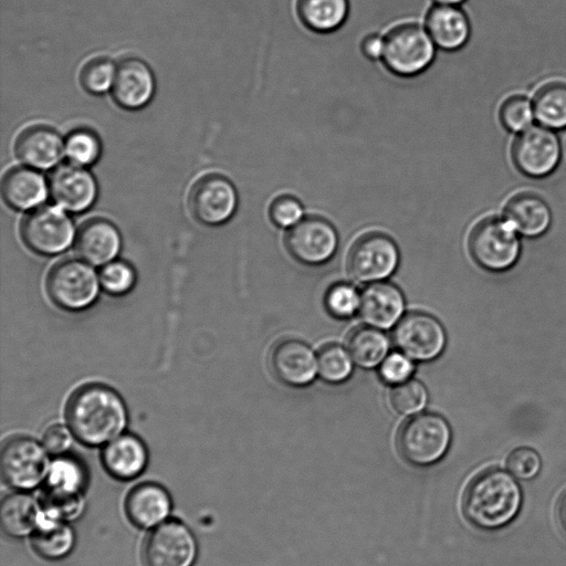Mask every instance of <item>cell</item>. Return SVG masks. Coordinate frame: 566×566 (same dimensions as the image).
<instances>
[{"label":"cell","instance_id":"1","mask_svg":"<svg viewBox=\"0 0 566 566\" xmlns=\"http://www.w3.org/2000/svg\"><path fill=\"white\" fill-rule=\"evenodd\" d=\"M66 420L76 439L95 447L120 434L126 427L127 412L122 398L112 388L86 385L71 396Z\"/></svg>","mask_w":566,"mask_h":566},{"label":"cell","instance_id":"2","mask_svg":"<svg viewBox=\"0 0 566 566\" xmlns=\"http://www.w3.org/2000/svg\"><path fill=\"white\" fill-rule=\"evenodd\" d=\"M522 501V490L514 478L492 468L470 481L462 497V512L474 527L495 531L517 516Z\"/></svg>","mask_w":566,"mask_h":566},{"label":"cell","instance_id":"3","mask_svg":"<svg viewBox=\"0 0 566 566\" xmlns=\"http://www.w3.org/2000/svg\"><path fill=\"white\" fill-rule=\"evenodd\" d=\"M452 432L447 420L437 413H420L401 424L397 450L401 459L417 468H427L443 459Z\"/></svg>","mask_w":566,"mask_h":566},{"label":"cell","instance_id":"4","mask_svg":"<svg viewBox=\"0 0 566 566\" xmlns=\"http://www.w3.org/2000/svg\"><path fill=\"white\" fill-rule=\"evenodd\" d=\"M381 61L395 75L412 77L424 72L434 61L436 44L426 28L405 22L391 28L386 35Z\"/></svg>","mask_w":566,"mask_h":566},{"label":"cell","instance_id":"5","mask_svg":"<svg viewBox=\"0 0 566 566\" xmlns=\"http://www.w3.org/2000/svg\"><path fill=\"white\" fill-rule=\"evenodd\" d=\"M517 234L504 218H483L470 232V254L474 262L486 271H506L520 256L521 242Z\"/></svg>","mask_w":566,"mask_h":566},{"label":"cell","instance_id":"6","mask_svg":"<svg viewBox=\"0 0 566 566\" xmlns=\"http://www.w3.org/2000/svg\"><path fill=\"white\" fill-rule=\"evenodd\" d=\"M99 284V277L88 263L64 260L50 271L46 291L57 306L69 311H80L95 302Z\"/></svg>","mask_w":566,"mask_h":566},{"label":"cell","instance_id":"7","mask_svg":"<svg viewBox=\"0 0 566 566\" xmlns=\"http://www.w3.org/2000/svg\"><path fill=\"white\" fill-rule=\"evenodd\" d=\"M562 153L556 132L542 125H533L517 134L511 147L514 167L534 179L552 175L560 164Z\"/></svg>","mask_w":566,"mask_h":566},{"label":"cell","instance_id":"8","mask_svg":"<svg viewBox=\"0 0 566 566\" xmlns=\"http://www.w3.org/2000/svg\"><path fill=\"white\" fill-rule=\"evenodd\" d=\"M399 264V250L387 234L369 232L352 245L347 269L359 282H378L389 277Z\"/></svg>","mask_w":566,"mask_h":566},{"label":"cell","instance_id":"9","mask_svg":"<svg viewBox=\"0 0 566 566\" xmlns=\"http://www.w3.org/2000/svg\"><path fill=\"white\" fill-rule=\"evenodd\" d=\"M392 340L412 360L430 361L444 350L447 334L434 316L423 312H410L396 324Z\"/></svg>","mask_w":566,"mask_h":566},{"label":"cell","instance_id":"10","mask_svg":"<svg viewBox=\"0 0 566 566\" xmlns=\"http://www.w3.org/2000/svg\"><path fill=\"white\" fill-rule=\"evenodd\" d=\"M49 469L45 448L31 438L10 439L2 448L1 473L4 481L14 489H34L43 481Z\"/></svg>","mask_w":566,"mask_h":566},{"label":"cell","instance_id":"11","mask_svg":"<svg viewBox=\"0 0 566 566\" xmlns=\"http://www.w3.org/2000/svg\"><path fill=\"white\" fill-rule=\"evenodd\" d=\"M21 235L32 251L52 255L61 253L71 245L74 239V227L64 209L45 206L25 217Z\"/></svg>","mask_w":566,"mask_h":566},{"label":"cell","instance_id":"12","mask_svg":"<svg viewBox=\"0 0 566 566\" xmlns=\"http://www.w3.org/2000/svg\"><path fill=\"white\" fill-rule=\"evenodd\" d=\"M285 247L297 262L305 265H319L329 261L338 247V235L334 226L317 216L304 217L289 229Z\"/></svg>","mask_w":566,"mask_h":566},{"label":"cell","instance_id":"13","mask_svg":"<svg viewBox=\"0 0 566 566\" xmlns=\"http://www.w3.org/2000/svg\"><path fill=\"white\" fill-rule=\"evenodd\" d=\"M197 552L192 532L179 521H167L149 534L143 557L146 566H192Z\"/></svg>","mask_w":566,"mask_h":566},{"label":"cell","instance_id":"14","mask_svg":"<svg viewBox=\"0 0 566 566\" xmlns=\"http://www.w3.org/2000/svg\"><path fill=\"white\" fill-rule=\"evenodd\" d=\"M238 207V193L224 176L209 174L199 178L189 193V208L201 223L218 226L228 221Z\"/></svg>","mask_w":566,"mask_h":566},{"label":"cell","instance_id":"15","mask_svg":"<svg viewBox=\"0 0 566 566\" xmlns=\"http://www.w3.org/2000/svg\"><path fill=\"white\" fill-rule=\"evenodd\" d=\"M269 364L275 378L291 387L310 385L318 373L312 348L295 338L277 342L271 349Z\"/></svg>","mask_w":566,"mask_h":566},{"label":"cell","instance_id":"16","mask_svg":"<svg viewBox=\"0 0 566 566\" xmlns=\"http://www.w3.org/2000/svg\"><path fill=\"white\" fill-rule=\"evenodd\" d=\"M49 189L53 200L62 209L82 212L88 209L97 196L94 176L82 166L72 163L60 165L50 177Z\"/></svg>","mask_w":566,"mask_h":566},{"label":"cell","instance_id":"17","mask_svg":"<svg viewBox=\"0 0 566 566\" xmlns=\"http://www.w3.org/2000/svg\"><path fill=\"white\" fill-rule=\"evenodd\" d=\"M405 311L401 290L390 282H373L360 293L359 315L371 327L388 329L396 325Z\"/></svg>","mask_w":566,"mask_h":566},{"label":"cell","instance_id":"18","mask_svg":"<svg viewBox=\"0 0 566 566\" xmlns=\"http://www.w3.org/2000/svg\"><path fill=\"white\" fill-rule=\"evenodd\" d=\"M155 92V78L149 66L142 60L130 57L116 66L112 93L115 102L127 109L146 106Z\"/></svg>","mask_w":566,"mask_h":566},{"label":"cell","instance_id":"19","mask_svg":"<svg viewBox=\"0 0 566 566\" xmlns=\"http://www.w3.org/2000/svg\"><path fill=\"white\" fill-rule=\"evenodd\" d=\"M504 219L525 238L543 235L552 224V209L536 192L520 191L513 195L503 209Z\"/></svg>","mask_w":566,"mask_h":566},{"label":"cell","instance_id":"20","mask_svg":"<svg viewBox=\"0 0 566 566\" xmlns=\"http://www.w3.org/2000/svg\"><path fill=\"white\" fill-rule=\"evenodd\" d=\"M424 28L437 48L453 52L471 36V23L461 7L433 4L427 12Z\"/></svg>","mask_w":566,"mask_h":566},{"label":"cell","instance_id":"21","mask_svg":"<svg viewBox=\"0 0 566 566\" xmlns=\"http://www.w3.org/2000/svg\"><path fill=\"white\" fill-rule=\"evenodd\" d=\"M14 150L18 158L27 166L44 170L60 161L64 154V140L53 128L36 125L19 134Z\"/></svg>","mask_w":566,"mask_h":566},{"label":"cell","instance_id":"22","mask_svg":"<svg viewBox=\"0 0 566 566\" xmlns=\"http://www.w3.org/2000/svg\"><path fill=\"white\" fill-rule=\"evenodd\" d=\"M171 500L165 488L145 482L130 490L125 511L129 521L139 528H150L167 518Z\"/></svg>","mask_w":566,"mask_h":566},{"label":"cell","instance_id":"23","mask_svg":"<svg viewBox=\"0 0 566 566\" xmlns=\"http://www.w3.org/2000/svg\"><path fill=\"white\" fill-rule=\"evenodd\" d=\"M122 240L117 228L104 219L86 221L76 238L80 256L93 265L111 262L120 249Z\"/></svg>","mask_w":566,"mask_h":566},{"label":"cell","instance_id":"24","mask_svg":"<svg viewBox=\"0 0 566 566\" xmlns=\"http://www.w3.org/2000/svg\"><path fill=\"white\" fill-rule=\"evenodd\" d=\"M147 460L146 447L132 434L116 437L102 452L106 471L118 480L137 478L144 471Z\"/></svg>","mask_w":566,"mask_h":566},{"label":"cell","instance_id":"25","mask_svg":"<svg viewBox=\"0 0 566 566\" xmlns=\"http://www.w3.org/2000/svg\"><path fill=\"white\" fill-rule=\"evenodd\" d=\"M1 191L4 201L18 210L41 205L48 195V186L39 172L31 168L15 167L3 177Z\"/></svg>","mask_w":566,"mask_h":566},{"label":"cell","instance_id":"26","mask_svg":"<svg viewBox=\"0 0 566 566\" xmlns=\"http://www.w3.org/2000/svg\"><path fill=\"white\" fill-rule=\"evenodd\" d=\"M41 516L39 503L27 493H13L2 500L0 522L4 533L11 537L33 534Z\"/></svg>","mask_w":566,"mask_h":566},{"label":"cell","instance_id":"27","mask_svg":"<svg viewBox=\"0 0 566 566\" xmlns=\"http://www.w3.org/2000/svg\"><path fill=\"white\" fill-rule=\"evenodd\" d=\"M295 9L300 21L308 30L329 33L347 20L349 0H296Z\"/></svg>","mask_w":566,"mask_h":566},{"label":"cell","instance_id":"28","mask_svg":"<svg viewBox=\"0 0 566 566\" xmlns=\"http://www.w3.org/2000/svg\"><path fill=\"white\" fill-rule=\"evenodd\" d=\"M75 534L66 522L48 518L43 515L32 535V546L41 557L57 560L66 557L73 549Z\"/></svg>","mask_w":566,"mask_h":566},{"label":"cell","instance_id":"29","mask_svg":"<svg viewBox=\"0 0 566 566\" xmlns=\"http://www.w3.org/2000/svg\"><path fill=\"white\" fill-rule=\"evenodd\" d=\"M535 119L552 130L566 129V83L547 82L538 87L532 99Z\"/></svg>","mask_w":566,"mask_h":566},{"label":"cell","instance_id":"30","mask_svg":"<svg viewBox=\"0 0 566 566\" xmlns=\"http://www.w3.org/2000/svg\"><path fill=\"white\" fill-rule=\"evenodd\" d=\"M347 350L354 363L370 369L380 366L389 352V340L378 328L359 326L347 338Z\"/></svg>","mask_w":566,"mask_h":566},{"label":"cell","instance_id":"31","mask_svg":"<svg viewBox=\"0 0 566 566\" xmlns=\"http://www.w3.org/2000/svg\"><path fill=\"white\" fill-rule=\"evenodd\" d=\"M353 358L348 350L338 344H326L317 354V371L326 382L342 384L353 373Z\"/></svg>","mask_w":566,"mask_h":566},{"label":"cell","instance_id":"32","mask_svg":"<svg viewBox=\"0 0 566 566\" xmlns=\"http://www.w3.org/2000/svg\"><path fill=\"white\" fill-rule=\"evenodd\" d=\"M499 119L507 132L521 134L532 127L536 120L533 102L521 94L509 96L499 108Z\"/></svg>","mask_w":566,"mask_h":566},{"label":"cell","instance_id":"33","mask_svg":"<svg viewBox=\"0 0 566 566\" xmlns=\"http://www.w3.org/2000/svg\"><path fill=\"white\" fill-rule=\"evenodd\" d=\"M43 506L45 517L67 522L77 518L82 514L85 503L81 491L48 489Z\"/></svg>","mask_w":566,"mask_h":566},{"label":"cell","instance_id":"34","mask_svg":"<svg viewBox=\"0 0 566 566\" xmlns=\"http://www.w3.org/2000/svg\"><path fill=\"white\" fill-rule=\"evenodd\" d=\"M101 142L90 129H76L64 142V154L67 159L77 166L93 165L101 155Z\"/></svg>","mask_w":566,"mask_h":566},{"label":"cell","instance_id":"35","mask_svg":"<svg viewBox=\"0 0 566 566\" xmlns=\"http://www.w3.org/2000/svg\"><path fill=\"white\" fill-rule=\"evenodd\" d=\"M428 400V391L422 382L409 379L396 385L390 391V403L400 415H413L421 411Z\"/></svg>","mask_w":566,"mask_h":566},{"label":"cell","instance_id":"36","mask_svg":"<svg viewBox=\"0 0 566 566\" xmlns=\"http://www.w3.org/2000/svg\"><path fill=\"white\" fill-rule=\"evenodd\" d=\"M85 473L80 463L71 458H59L48 472V489L81 491Z\"/></svg>","mask_w":566,"mask_h":566},{"label":"cell","instance_id":"37","mask_svg":"<svg viewBox=\"0 0 566 566\" xmlns=\"http://www.w3.org/2000/svg\"><path fill=\"white\" fill-rule=\"evenodd\" d=\"M116 66L106 57L88 61L81 71L82 86L91 94H103L112 90Z\"/></svg>","mask_w":566,"mask_h":566},{"label":"cell","instance_id":"38","mask_svg":"<svg viewBox=\"0 0 566 566\" xmlns=\"http://www.w3.org/2000/svg\"><path fill=\"white\" fill-rule=\"evenodd\" d=\"M327 312L336 318H348L359 310L360 294L349 283H335L325 294Z\"/></svg>","mask_w":566,"mask_h":566},{"label":"cell","instance_id":"39","mask_svg":"<svg viewBox=\"0 0 566 566\" xmlns=\"http://www.w3.org/2000/svg\"><path fill=\"white\" fill-rule=\"evenodd\" d=\"M133 268L123 261H111L104 264L99 273V283L112 295H123L135 284Z\"/></svg>","mask_w":566,"mask_h":566},{"label":"cell","instance_id":"40","mask_svg":"<svg viewBox=\"0 0 566 566\" xmlns=\"http://www.w3.org/2000/svg\"><path fill=\"white\" fill-rule=\"evenodd\" d=\"M269 217L274 226L291 229L304 218V207L296 197L280 195L270 203Z\"/></svg>","mask_w":566,"mask_h":566},{"label":"cell","instance_id":"41","mask_svg":"<svg viewBox=\"0 0 566 566\" xmlns=\"http://www.w3.org/2000/svg\"><path fill=\"white\" fill-rule=\"evenodd\" d=\"M542 468V459L536 450L518 447L511 451L506 459V469L520 480L528 481L536 478Z\"/></svg>","mask_w":566,"mask_h":566},{"label":"cell","instance_id":"42","mask_svg":"<svg viewBox=\"0 0 566 566\" xmlns=\"http://www.w3.org/2000/svg\"><path fill=\"white\" fill-rule=\"evenodd\" d=\"M413 371V360L400 350L388 354L379 366L381 380L391 386L409 380Z\"/></svg>","mask_w":566,"mask_h":566},{"label":"cell","instance_id":"43","mask_svg":"<svg viewBox=\"0 0 566 566\" xmlns=\"http://www.w3.org/2000/svg\"><path fill=\"white\" fill-rule=\"evenodd\" d=\"M72 431L63 424H52L43 433V447L51 454L60 455L72 446Z\"/></svg>","mask_w":566,"mask_h":566},{"label":"cell","instance_id":"44","mask_svg":"<svg viewBox=\"0 0 566 566\" xmlns=\"http://www.w3.org/2000/svg\"><path fill=\"white\" fill-rule=\"evenodd\" d=\"M385 39L378 33L366 35L360 43L363 55L371 61L381 60L384 53Z\"/></svg>","mask_w":566,"mask_h":566},{"label":"cell","instance_id":"45","mask_svg":"<svg viewBox=\"0 0 566 566\" xmlns=\"http://www.w3.org/2000/svg\"><path fill=\"white\" fill-rule=\"evenodd\" d=\"M557 518L562 530L566 534V493L559 499L557 505Z\"/></svg>","mask_w":566,"mask_h":566},{"label":"cell","instance_id":"46","mask_svg":"<svg viewBox=\"0 0 566 566\" xmlns=\"http://www.w3.org/2000/svg\"><path fill=\"white\" fill-rule=\"evenodd\" d=\"M436 4H443V6H457L460 7L467 0H432Z\"/></svg>","mask_w":566,"mask_h":566}]
</instances>
